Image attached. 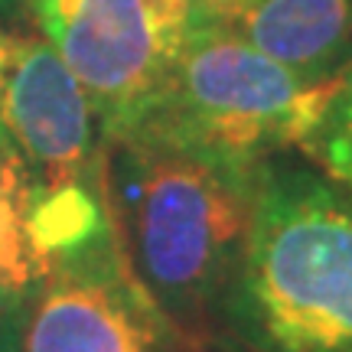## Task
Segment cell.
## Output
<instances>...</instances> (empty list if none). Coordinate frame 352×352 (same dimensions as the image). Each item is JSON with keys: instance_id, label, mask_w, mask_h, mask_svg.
Here are the masks:
<instances>
[{"instance_id": "obj_8", "label": "cell", "mask_w": 352, "mask_h": 352, "mask_svg": "<svg viewBox=\"0 0 352 352\" xmlns=\"http://www.w3.org/2000/svg\"><path fill=\"white\" fill-rule=\"evenodd\" d=\"M98 199L91 189H85V183L33 192V199H30L26 235H30L36 258L46 264V271H52V264L72 258L88 241L98 239Z\"/></svg>"}, {"instance_id": "obj_1", "label": "cell", "mask_w": 352, "mask_h": 352, "mask_svg": "<svg viewBox=\"0 0 352 352\" xmlns=\"http://www.w3.org/2000/svg\"><path fill=\"white\" fill-rule=\"evenodd\" d=\"M232 316L254 352H352V196L261 166Z\"/></svg>"}, {"instance_id": "obj_11", "label": "cell", "mask_w": 352, "mask_h": 352, "mask_svg": "<svg viewBox=\"0 0 352 352\" xmlns=\"http://www.w3.org/2000/svg\"><path fill=\"white\" fill-rule=\"evenodd\" d=\"M23 290H10L0 284V352H20V329L26 320Z\"/></svg>"}, {"instance_id": "obj_4", "label": "cell", "mask_w": 352, "mask_h": 352, "mask_svg": "<svg viewBox=\"0 0 352 352\" xmlns=\"http://www.w3.org/2000/svg\"><path fill=\"white\" fill-rule=\"evenodd\" d=\"M52 50L72 69L104 138L144 121L189 30L179 0H30Z\"/></svg>"}, {"instance_id": "obj_13", "label": "cell", "mask_w": 352, "mask_h": 352, "mask_svg": "<svg viewBox=\"0 0 352 352\" xmlns=\"http://www.w3.org/2000/svg\"><path fill=\"white\" fill-rule=\"evenodd\" d=\"M179 3L189 10V26H192L196 20H202V13L209 10V3H212V0H179Z\"/></svg>"}, {"instance_id": "obj_7", "label": "cell", "mask_w": 352, "mask_h": 352, "mask_svg": "<svg viewBox=\"0 0 352 352\" xmlns=\"http://www.w3.org/2000/svg\"><path fill=\"white\" fill-rule=\"evenodd\" d=\"M215 26L303 78H333L352 52V0H245Z\"/></svg>"}, {"instance_id": "obj_9", "label": "cell", "mask_w": 352, "mask_h": 352, "mask_svg": "<svg viewBox=\"0 0 352 352\" xmlns=\"http://www.w3.org/2000/svg\"><path fill=\"white\" fill-rule=\"evenodd\" d=\"M33 189L20 164L0 147V284L10 290H30L36 277H46V264L36 258L26 235Z\"/></svg>"}, {"instance_id": "obj_5", "label": "cell", "mask_w": 352, "mask_h": 352, "mask_svg": "<svg viewBox=\"0 0 352 352\" xmlns=\"http://www.w3.org/2000/svg\"><path fill=\"white\" fill-rule=\"evenodd\" d=\"M95 114L52 43L0 30V147L33 192L82 183Z\"/></svg>"}, {"instance_id": "obj_10", "label": "cell", "mask_w": 352, "mask_h": 352, "mask_svg": "<svg viewBox=\"0 0 352 352\" xmlns=\"http://www.w3.org/2000/svg\"><path fill=\"white\" fill-rule=\"evenodd\" d=\"M300 147L323 166L336 186L352 196V59L340 69L327 111Z\"/></svg>"}, {"instance_id": "obj_6", "label": "cell", "mask_w": 352, "mask_h": 352, "mask_svg": "<svg viewBox=\"0 0 352 352\" xmlns=\"http://www.w3.org/2000/svg\"><path fill=\"white\" fill-rule=\"evenodd\" d=\"M46 287L26 307L20 352H160L164 314L134 274L52 264Z\"/></svg>"}, {"instance_id": "obj_12", "label": "cell", "mask_w": 352, "mask_h": 352, "mask_svg": "<svg viewBox=\"0 0 352 352\" xmlns=\"http://www.w3.org/2000/svg\"><path fill=\"white\" fill-rule=\"evenodd\" d=\"M239 3H245V0H212V3H209V10L202 13V20H196V23H219V20L228 16Z\"/></svg>"}, {"instance_id": "obj_3", "label": "cell", "mask_w": 352, "mask_h": 352, "mask_svg": "<svg viewBox=\"0 0 352 352\" xmlns=\"http://www.w3.org/2000/svg\"><path fill=\"white\" fill-rule=\"evenodd\" d=\"M336 76L303 78L226 26L192 23L144 121L127 138L160 140L215 164L258 170L264 157L300 147L314 134Z\"/></svg>"}, {"instance_id": "obj_2", "label": "cell", "mask_w": 352, "mask_h": 352, "mask_svg": "<svg viewBox=\"0 0 352 352\" xmlns=\"http://www.w3.org/2000/svg\"><path fill=\"white\" fill-rule=\"evenodd\" d=\"M118 144L114 209L134 280L164 320L199 323L235 280L261 166L239 170L147 138Z\"/></svg>"}]
</instances>
